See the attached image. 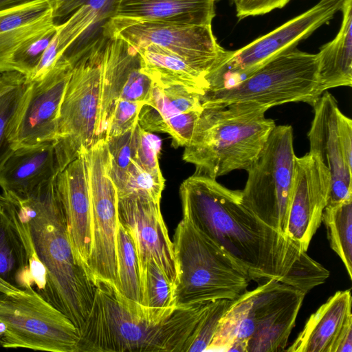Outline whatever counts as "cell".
<instances>
[{"label":"cell","mask_w":352,"mask_h":352,"mask_svg":"<svg viewBox=\"0 0 352 352\" xmlns=\"http://www.w3.org/2000/svg\"><path fill=\"white\" fill-rule=\"evenodd\" d=\"M179 195L183 217L221 247L252 280L285 284L296 270L305 251L249 210L241 190L194 173L181 184Z\"/></svg>","instance_id":"cell-1"},{"label":"cell","mask_w":352,"mask_h":352,"mask_svg":"<svg viewBox=\"0 0 352 352\" xmlns=\"http://www.w3.org/2000/svg\"><path fill=\"white\" fill-rule=\"evenodd\" d=\"M96 283L78 352H187L208 303L151 309L126 298L113 283Z\"/></svg>","instance_id":"cell-2"},{"label":"cell","mask_w":352,"mask_h":352,"mask_svg":"<svg viewBox=\"0 0 352 352\" xmlns=\"http://www.w3.org/2000/svg\"><path fill=\"white\" fill-rule=\"evenodd\" d=\"M8 199L28 222L36 254L45 271L44 298L73 322L80 336L91 309L96 283L71 245L56 177L24 197Z\"/></svg>","instance_id":"cell-3"},{"label":"cell","mask_w":352,"mask_h":352,"mask_svg":"<svg viewBox=\"0 0 352 352\" xmlns=\"http://www.w3.org/2000/svg\"><path fill=\"white\" fill-rule=\"evenodd\" d=\"M267 110L250 103L202 106L183 160L195 165V174L212 179L247 170L276 126Z\"/></svg>","instance_id":"cell-4"},{"label":"cell","mask_w":352,"mask_h":352,"mask_svg":"<svg viewBox=\"0 0 352 352\" xmlns=\"http://www.w3.org/2000/svg\"><path fill=\"white\" fill-rule=\"evenodd\" d=\"M173 243L177 267L175 307L233 300L247 292L252 280L248 273L186 218L178 223Z\"/></svg>","instance_id":"cell-5"},{"label":"cell","mask_w":352,"mask_h":352,"mask_svg":"<svg viewBox=\"0 0 352 352\" xmlns=\"http://www.w3.org/2000/svg\"><path fill=\"white\" fill-rule=\"evenodd\" d=\"M318 69L316 54L295 47L271 58L234 84L208 90L201 97V106L250 103L268 109L302 102L313 107L322 94Z\"/></svg>","instance_id":"cell-6"},{"label":"cell","mask_w":352,"mask_h":352,"mask_svg":"<svg viewBox=\"0 0 352 352\" xmlns=\"http://www.w3.org/2000/svg\"><path fill=\"white\" fill-rule=\"evenodd\" d=\"M295 157L292 127L276 125L246 170L248 179L241 190L245 206L263 223L285 236Z\"/></svg>","instance_id":"cell-7"},{"label":"cell","mask_w":352,"mask_h":352,"mask_svg":"<svg viewBox=\"0 0 352 352\" xmlns=\"http://www.w3.org/2000/svg\"><path fill=\"white\" fill-rule=\"evenodd\" d=\"M0 346L49 352H78V329L34 289L0 292Z\"/></svg>","instance_id":"cell-8"},{"label":"cell","mask_w":352,"mask_h":352,"mask_svg":"<svg viewBox=\"0 0 352 352\" xmlns=\"http://www.w3.org/2000/svg\"><path fill=\"white\" fill-rule=\"evenodd\" d=\"M96 42L73 66L60 106L56 140L71 163L98 139L101 102V52Z\"/></svg>","instance_id":"cell-9"},{"label":"cell","mask_w":352,"mask_h":352,"mask_svg":"<svg viewBox=\"0 0 352 352\" xmlns=\"http://www.w3.org/2000/svg\"><path fill=\"white\" fill-rule=\"evenodd\" d=\"M343 0H320L314 6L228 56L206 76L208 90L236 83L265 63L295 48L341 10ZM207 90V91H208Z\"/></svg>","instance_id":"cell-10"},{"label":"cell","mask_w":352,"mask_h":352,"mask_svg":"<svg viewBox=\"0 0 352 352\" xmlns=\"http://www.w3.org/2000/svg\"><path fill=\"white\" fill-rule=\"evenodd\" d=\"M82 154L91 204V246L88 267L95 280H106L116 285L118 197L109 175L106 140H98Z\"/></svg>","instance_id":"cell-11"},{"label":"cell","mask_w":352,"mask_h":352,"mask_svg":"<svg viewBox=\"0 0 352 352\" xmlns=\"http://www.w3.org/2000/svg\"><path fill=\"white\" fill-rule=\"evenodd\" d=\"M102 34L105 38H120L134 47L157 45L191 60L207 75L224 61L230 52L217 43L211 25L111 16L104 23Z\"/></svg>","instance_id":"cell-12"},{"label":"cell","mask_w":352,"mask_h":352,"mask_svg":"<svg viewBox=\"0 0 352 352\" xmlns=\"http://www.w3.org/2000/svg\"><path fill=\"white\" fill-rule=\"evenodd\" d=\"M72 69L60 58L43 79L28 82L11 123L9 138L14 150L56 140L60 106Z\"/></svg>","instance_id":"cell-13"},{"label":"cell","mask_w":352,"mask_h":352,"mask_svg":"<svg viewBox=\"0 0 352 352\" xmlns=\"http://www.w3.org/2000/svg\"><path fill=\"white\" fill-rule=\"evenodd\" d=\"M105 38L100 58L101 102L98 140L103 138L118 100L143 103L153 85L142 71L140 57L135 47L118 37Z\"/></svg>","instance_id":"cell-14"},{"label":"cell","mask_w":352,"mask_h":352,"mask_svg":"<svg viewBox=\"0 0 352 352\" xmlns=\"http://www.w3.org/2000/svg\"><path fill=\"white\" fill-rule=\"evenodd\" d=\"M330 184L329 170L315 154L295 157L286 236L305 252L322 223Z\"/></svg>","instance_id":"cell-15"},{"label":"cell","mask_w":352,"mask_h":352,"mask_svg":"<svg viewBox=\"0 0 352 352\" xmlns=\"http://www.w3.org/2000/svg\"><path fill=\"white\" fill-rule=\"evenodd\" d=\"M160 203L142 195L118 198V219L134 240L140 274L146 263L153 259L174 289L177 279V262Z\"/></svg>","instance_id":"cell-16"},{"label":"cell","mask_w":352,"mask_h":352,"mask_svg":"<svg viewBox=\"0 0 352 352\" xmlns=\"http://www.w3.org/2000/svg\"><path fill=\"white\" fill-rule=\"evenodd\" d=\"M313 107L314 116L308 133L309 152L329 170L331 184L327 206H333L352 197V166L347 163L341 144L337 100L325 91Z\"/></svg>","instance_id":"cell-17"},{"label":"cell","mask_w":352,"mask_h":352,"mask_svg":"<svg viewBox=\"0 0 352 352\" xmlns=\"http://www.w3.org/2000/svg\"><path fill=\"white\" fill-rule=\"evenodd\" d=\"M305 294L274 279L265 283L247 352L285 351Z\"/></svg>","instance_id":"cell-18"},{"label":"cell","mask_w":352,"mask_h":352,"mask_svg":"<svg viewBox=\"0 0 352 352\" xmlns=\"http://www.w3.org/2000/svg\"><path fill=\"white\" fill-rule=\"evenodd\" d=\"M69 164L56 140L16 148L0 170L2 194L7 198L24 197Z\"/></svg>","instance_id":"cell-19"},{"label":"cell","mask_w":352,"mask_h":352,"mask_svg":"<svg viewBox=\"0 0 352 352\" xmlns=\"http://www.w3.org/2000/svg\"><path fill=\"white\" fill-rule=\"evenodd\" d=\"M56 186L66 215L71 245L78 259L88 267L91 204L82 153L58 175Z\"/></svg>","instance_id":"cell-20"},{"label":"cell","mask_w":352,"mask_h":352,"mask_svg":"<svg viewBox=\"0 0 352 352\" xmlns=\"http://www.w3.org/2000/svg\"><path fill=\"white\" fill-rule=\"evenodd\" d=\"M50 0H31L0 10V73L10 72L14 52L27 41L54 26Z\"/></svg>","instance_id":"cell-21"},{"label":"cell","mask_w":352,"mask_h":352,"mask_svg":"<svg viewBox=\"0 0 352 352\" xmlns=\"http://www.w3.org/2000/svg\"><path fill=\"white\" fill-rule=\"evenodd\" d=\"M351 290L338 291L307 320L285 351L333 352L336 339L351 314Z\"/></svg>","instance_id":"cell-22"},{"label":"cell","mask_w":352,"mask_h":352,"mask_svg":"<svg viewBox=\"0 0 352 352\" xmlns=\"http://www.w3.org/2000/svg\"><path fill=\"white\" fill-rule=\"evenodd\" d=\"M216 0H117L112 16L211 25Z\"/></svg>","instance_id":"cell-23"},{"label":"cell","mask_w":352,"mask_h":352,"mask_svg":"<svg viewBox=\"0 0 352 352\" xmlns=\"http://www.w3.org/2000/svg\"><path fill=\"white\" fill-rule=\"evenodd\" d=\"M135 47L140 57L142 72L153 83L162 87L183 86L201 96L208 90L207 73L191 60L152 44Z\"/></svg>","instance_id":"cell-24"},{"label":"cell","mask_w":352,"mask_h":352,"mask_svg":"<svg viewBox=\"0 0 352 352\" xmlns=\"http://www.w3.org/2000/svg\"><path fill=\"white\" fill-rule=\"evenodd\" d=\"M340 11L342 20L337 35L316 54L322 93L329 89L352 85V0H343Z\"/></svg>","instance_id":"cell-25"},{"label":"cell","mask_w":352,"mask_h":352,"mask_svg":"<svg viewBox=\"0 0 352 352\" xmlns=\"http://www.w3.org/2000/svg\"><path fill=\"white\" fill-rule=\"evenodd\" d=\"M117 281L116 287L126 298L141 304L138 256L130 232L119 222L116 234Z\"/></svg>","instance_id":"cell-26"},{"label":"cell","mask_w":352,"mask_h":352,"mask_svg":"<svg viewBox=\"0 0 352 352\" xmlns=\"http://www.w3.org/2000/svg\"><path fill=\"white\" fill-rule=\"evenodd\" d=\"M331 248L341 258L352 278V197L327 206L322 215Z\"/></svg>","instance_id":"cell-27"},{"label":"cell","mask_w":352,"mask_h":352,"mask_svg":"<svg viewBox=\"0 0 352 352\" xmlns=\"http://www.w3.org/2000/svg\"><path fill=\"white\" fill-rule=\"evenodd\" d=\"M6 205L0 214V276L16 285L24 267V252L20 239L10 221Z\"/></svg>","instance_id":"cell-28"},{"label":"cell","mask_w":352,"mask_h":352,"mask_svg":"<svg viewBox=\"0 0 352 352\" xmlns=\"http://www.w3.org/2000/svg\"><path fill=\"white\" fill-rule=\"evenodd\" d=\"M138 125L137 123L120 135L104 139L109 153V175L118 195L123 189L128 169L135 157Z\"/></svg>","instance_id":"cell-29"},{"label":"cell","mask_w":352,"mask_h":352,"mask_svg":"<svg viewBox=\"0 0 352 352\" xmlns=\"http://www.w3.org/2000/svg\"><path fill=\"white\" fill-rule=\"evenodd\" d=\"M143 306L155 309L175 307L174 289L155 260H149L140 274Z\"/></svg>","instance_id":"cell-30"},{"label":"cell","mask_w":352,"mask_h":352,"mask_svg":"<svg viewBox=\"0 0 352 352\" xmlns=\"http://www.w3.org/2000/svg\"><path fill=\"white\" fill-rule=\"evenodd\" d=\"M58 30L55 24L48 30L34 36L23 43L14 54L10 71L19 72L25 76L28 82L32 76L36 66Z\"/></svg>","instance_id":"cell-31"},{"label":"cell","mask_w":352,"mask_h":352,"mask_svg":"<svg viewBox=\"0 0 352 352\" xmlns=\"http://www.w3.org/2000/svg\"><path fill=\"white\" fill-rule=\"evenodd\" d=\"M233 300L219 299L208 303L190 340L187 352H200L208 350L217 331L220 320L229 309Z\"/></svg>","instance_id":"cell-32"},{"label":"cell","mask_w":352,"mask_h":352,"mask_svg":"<svg viewBox=\"0 0 352 352\" xmlns=\"http://www.w3.org/2000/svg\"><path fill=\"white\" fill-rule=\"evenodd\" d=\"M164 187L162 175L148 172L133 160L128 169L123 189L118 197L122 198L130 195H142L160 202Z\"/></svg>","instance_id":"cell-33"},{"label":"cell","mask_w":352,"mask_h":352,"mask_svg":"<svg viewBox=\"0 0 352 352\" xmlns=\"http://www.w3.org/2000/svg\"><path fill=\"white\" fill-rule=\"evenodd\" d=\"M28 87L25 82L0 96V170L14 151L9 138L11 123Z\"/></svg>","instance_id":"cell-34"},{"label":"cell","mask_w":352,"mask_h":352,"mask_svg":"<svg viewBox=\"0 0 352 352\" xmlns=\"http://www.w3.org/2000/svg\"><path fill=\"white\" fill-rule=\"evenodd\" d=\"M161 148L162 140L153 133L145 131L138 124L133 161L148 172L162 175L159 165Z\"/></svg>","instance_id":"cell-35"},{"label":"cell","mask_w":352,"mask_h":352,"mask_svg":"<svg viewBox=\"0 0 352 352\" xmlns=\"http://www.w3.org/2000/svg\"><path fill=\"white\" fill-rule=\"evenodd\" d=\"M142 103L122 99L114 105L102 138L120 135L138 123Z\"/></svg>","instance_id":"cell-36"},{"label":"cell","mask_w":352,"mask_h":352,"mask_svg":"<svg viewBox=\"0 0 352 352\" xmlns=\"http://www.w3.org/2000/svg\"><path fill=\"white\" fill-rule=\"evenodd\" d=\"M201 110L180 113L166 120L162 133L170 135L174 147L186 146L190 142Z\"/></svg>","instance_id":"cell-37"},{"label":"cell","mask_w":352,"mask_h":352,"mask_svg":"<svg viewBox=\"0 0 352 352\" xmlns=\"http://www.w3.org/2000/svg\"><path fill=\"white\" fill-rule=\"evenodd\" d=\"M338 127L344 155L349 165L352 166V120L341 111L338 113Z\"/></svg>","instance_id":"cell-38"},{"label":"cell","mask_w":352,"mask_h":352,"mask_svg":"<svg viewBox=\"0 0 352 352\" xmlns=\"http://www.w3.org/2000/svg\"><path fill=\"white\" fill-rule=\"evenodd\" d=\"M54 11L55 23L77 10L82 6L83 0H50Z\"/></svg>","instance_id":"cell-39"},{"label":"cell","mask_w":352,"mask_h":352,"mask_svg":"<svg viewBox=\"0 0 352 352\" xmlns=\"http://www.w3.org/2000/svg\"><path fill=\"white\" fill-rule=\"evenodd\" d=\"M333 352H352V316L348 318L342 327Z\"/></svg>","instance_id":"cell-40"},{"label":"cell","mask_w":352,"mask_h":352,"mask_svg":"<svg viewBox=\"0 0 352 352\" xmlns=\"http://www.w3.org/2000/svg\"><path fill=\"white\" fill-rule=\"evenodd\" d=\"M25 82V76L19 72L10 71L0 73V96Z\"/></svg>","instance_id":"cell-41"},{"label":"cell","mask_w":352,"mask_h":352,"mask_svg":"<svg viewBox=\"0 0 352 352\" xmlns=\"http://www.w3.org/2000/svg\"><path fill=\"white\" fill-rule=\"evenodd\" d=\"M261 0H233L239 20L258 16Z\"/></svg>","instance_id":"cell-42"},{"label":"cell","mask_w":352,"mask_h":352,"mask_svg":"<svg viewBox=\"0 0 352 352\" xmlns=\"http://www.w3.org/2000/svg\"><path fill=\"white\" fill-rule=\"evenodd\" d=\"M291 0H261L258 10V16L265 14L276 9L283 8Z\"/></svg>","instance_id":"cell-43"},{"label":"cell","mask_w":352,"mask_h":352,"mask_svg":"<svg viewBox=\"0 0 352 352\" xmlns=\"http://www.w3.org/2000/svg\"><path fill=\"white\" fill-rule=\"evenodd\" d=\"M25 289H22L16 285L6 281L0 276V292L7 294H18L25 292Z\"/></svg>","instance_id":"cell-44"},{"label":"cell","mask_w":352,"mask_h":352,"mask_svg":"<svg viewBox=\"0 0 352 352\" xmlns=\"http://www.w3.org/2000/svg\"><path fill=\"white\" fill-rule=\"evenodd\" d=\"M31 0H0V10Z\"/></svg>","instance_id":"cell-45"},{"label":"cell","mask_w":352,"mask_h":352,"mask_svg":"<svg viewBox=\"0 0 352 352\" xmlns=\"http://www.w3.org/2000/svg\"><path fill=\"white\" fill-rule=\"evenodd\" d=\"M7 201L8 199L3 194H0V214Z\"/></svg>","instance_id":"cell-46"},{"label":"cell","mask_w":352,"mask_h":352,"mask_svg":"<svg viewBox=\"0 0 352 352\" xmlns=\"http://www.w3.org/2000/svg\"><path fill=\"white\" fill-rule=\"evenodd\" d=\"M1 330H0V340H1Z\"/></svg>","instance_id":"cell-47"}]
</instances>
